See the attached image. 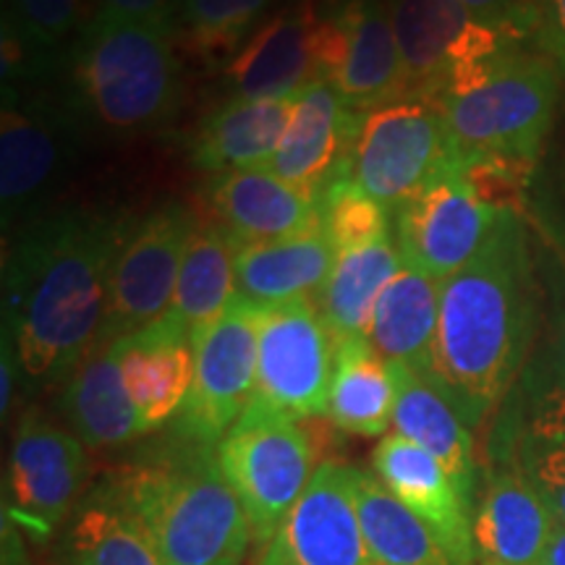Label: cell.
Masks as SVG:
<instances>
[{
  "label": "cell",
  "instance_id": "obj_23",
  "mask_svg": "<svg viewBox=\"0 0 565 565\" xmlns=\"http://www.w3.org/2000/svg\"><path fill=\"white\" fill-rule=\"evenodd\" d=\"M338 249L324 228L236 249V291L259 307L317 299L333 273Z\"/></svg>",
  "mask_w": 565,
  "mask_h": 565
},
{
  "label": "cell",
  "instance_id": "obj_34",
  "mask_svg": "<svg viewBox=\"0 0 565 565\" xmlns=\"http://www.w3.org/2000/svg\"><path fill=\"white\" fill-rule=\"evenodd\" d=\"M322 228L333 242L338 254L364 249L391 236L387 210L372 196H366L356 183L338 179L324 189L322 200Z\"/></svg>",
  "mask_w": 565,
  "mask_h": 565
},
{
  "label": "cell",
  "instance_id": "obj_31",
  "mask_svg": "<svg viewBox=\"0 0 565 565\" xmlns=\"http://www.w3.org/2000/svg\"><path fill=\"white\" fill-rule=\"evenodd\" d=\"M236 249L238 242L221 223L196 225L168 309L189 330L192 341L236 296Z\"/></svg>",
  "mask_w": 565,
  "mask_h": 565
},
{
  "label": "cell",
  "instance_id": "obj_7",
  "mask_svg": "<svg viewBox=\"0 0 565 565\" xmlns=\"http://www.w3.org/2000/svg\"><path fill=\"white\" fill-rule=\"evenodd\" d=\"M217 463L242 500L259 555L312 482V437L301 422L244 412L217 443Z\"/></svg>",
  "mask_w": 565,
  "mask_h": 565
},
{
  "label": "cell",
  "instance_id": "obj_25",
  "mask_svg": "<svg viewBox=\"0 0 565 565\" xmlns=\"http://www.w3.org/2000/svg\"><path fill=\"white\" fill-rule=\"evenodd\" d=\"M294 97H233L202 124L194 139L192 160L202 171L233 173L267 168L278 152L288 124Z\"/></svg>",
  "mask_w": 565,
  "mask_h": 565
},
{
  "label": "cell",
  "instance_id": "obj_32",
  "mask_svg": "<svg viewBox=\"0 0 565 565\" xmlns=\"http://www.w3.org/2000/svg\"><path fill=\"white\" fill-rule=\"evenodd\" d=\"M61 158V139L53 126L6 100L0 118V202L6 221L51 183Z\"/></svg>",
  "mask_w": 565,
  "mask_h": 565
},
{
  "label": "cell",
  "instance_id": "obj_10",
  "mask_svg": "<svg viewBox=\"0 0 565 565\" xmlns=\"http://www.w3.org/2000/svg\"><path fill=\"white\" fill-rule=\"evenodd\" d=\"M265 309L236 291L225 312L192 341L194 383L175 419L179 440L217 448L246 412L257 385V345Z\"/></svg>",
  "mask_w": 565,
  "mask_h": 565
},
{
  "label": "cell",
  "instance_id": "obj_33",
  "mask_svg": "<svg viewBox=\"0 0 565 565\" xmlns=\"http://www.w3.org/2000/svg\"><path fill=\"white\" fill-rule=\"evenodd\" d=\"M273 0H179V24L202 55H231L249 40Z\"/></svg>",
  "mask_w": 565,
  "mask_h": 565
},
{
  "label": "cell",
  "instance_id": "obj_12",
  "mask_svg": "<svg viewBox=\"0 0 565 565\" xmlns=\"http://www.w3.org/2000/svg\"><path fill=\"white\" fill-rule=\"evenodd\" d=\"M87 469V445L40 408H30L13 433L3 515L26 536L47 540L79 505Z\"/></svg>",
  "mask_w": 565,
  "mask_h": 565
},
{
  "label": "cell",
  "instance_id": "obj_3",
  "mask_svg": "<svg viewBox=\"0 0 565 565\" xmlns=\"http://www.w3.org/2000/svg\"><path fill=\"white\" fill-rule=\"evenodd\" d=\"M105 487L147 529L166 565H244L254 545L217 448L181 440L175 456L131 466Z\"/></svg>",
  "mask_w": 565,
  "mask_h": 565
},
{
  "label": "cell",
  "instance_id": "obj_17",
  "mask_svg": "<svg viewBox=\"0 0 565 565\" xmlns=\"http://www.w3.org/2000/svg\"><path fill=\"white\" fill-rule=\"evenodd\" d=\"M359 129L333 84L312 79L294 100L291 124L267 168L299 192L322 200L330 183L343 179L353 137Z\"/></svg>",
  "mask_w": 565,
  "mask_h": 565
},
{
  "label": "cell",
  "instance_id": "obj_5",
  "mask_svg": "<svg viewBox=\"0 0 565 565\" xmlns=\"http://www.w3.org/2000/svg\"><path fill=\"white\" fill-rule=\"evenodd\" d=\"M557 92V61L515 45L437 105L458 154L500 152L536 160L553 124Z\"/></svg>",
  "mask_w": 565,
  "mask_h": 565
},
{
  "label": "cell",
  "instance_id": "obj_16",
  "mask_svg": "<svg viewBox=\"0 0 565 565\" xmlns=\"http://www.w3.org/2000/svg\"><path fill=\"white\" fill-rule=\"evenodd\" d=\"M372 471L401 503L435 529L456 565H475V505L429 450L391 433L374 448Z\"/></svg>",
  "mask_w": 565,
  "mask_h": 565
},
{
  "label": "cell",
  "instance_id": "obj_35",
  "mask_svg": "<svg viewBox=\"0 0 565 565\" xmlns=\"http://www.w3.org/2000/svg\"><path fill=\"white\" fill-rule=\"evenodd\" d=\"M534 166V158L500 152L461 154V160H458L463 181L469 183L477 200L494 212H503V215H515V210L521 207Z\"/></svg>",
  "mask_w": 565,
  "mask_h": 565
},
{
  "label": "cell",
  "instance_id": "obj_29",
  "mask_svg": "<svg viewBox=\"0 0 565 565\" xmlns=\"http://www.w3.org/2000/svg\"><path fill=\"white\" fill-rule=\"evenodd\" d=\"M395 238L338 254L333 273L317 296V307L335 343L370 335L380 294L404 267Z\"/></svg>",
  "mask_w": 565,
  "mask_h": 565
},
{
  "label": "cell",
  "instance_id": "obj_15",
  "mask_svg": "<svg viewBox=\"0 0 565 565\" xmlns=\"http://www.w3.org/2000/svg\"><path fill=\"white\" fill-rule=\"evenodd\" d=\"M359 466L317 463L307 490L273 534L259 565H372L356 508Z\"/></svg>",
  "mask_w": 565,
  "mask_h": 565
},
{
  "label": "cell",
  "instance_id": "obj_2",
  "mask_svg": "<svg viewBox=\"0 0 565 565\" xmlns=\"http://www.w3.org/2000/svg\"><path fill=\"white\" fill-rule=\"evenodd\" d=\"M532 273L519 217L503 215L484 249L440 282V322L424 377L475 429L511 391L532 335Z\"/></svg>",
  "mask_w": 565,
  "mask_h": 565
},
{
  "label": "cell",
  "instance_id": "obj_13",
  "mask_svg": "<svg viewBox=\"0 0 565 565\" xmlns=\"http://www.w3.org/2000/svg\"><path fill=\"white\" fill-rule=\"evenodd\" d=\"M317 79L333 84L351 110L408 100L391 9L383 0H343L320 21Z\"/></svg>",
  "mask_w": 565,
  "mask_h": 565
},
{
  "label": "cell",
  "instance_id": "obj_36",
  "mask_svg": "<svg viewBox=\"0 0 565 565\" xmlns=\"http://www.w3.org/2000/svg\"><path fill=\"white\" fill-rule=\"evenodd\" d=\"M84 0H6L3 30H9L26 58L32 53H51L79 26Z\"/></svg>",
  "mask_w": 565,
  "mask_h": 565
},
{
  "label": "cell",
  "instance_id": "obj_40",
  "mask_svg": "<svg viewBox=\"0 0 565 565\" xmlns=\"http://www.w3.org/2000/svg\"><path fill=\"white\" fill-rule=\"evenodd\" d=\"M534 38L550 58L565 66V0H532Z\"/></svg>",
  "mask_w": 565,
  "mask_h": 565
},
{
  "label": "cell",
  "instance_id": "obj_19",
  "mask_svg": "<svg viewBox=\"0 0 565 565\" xmlns=\"http://www.w3.org/2000/svg\"><path fill=\"white\" fill-rule=\"evenodd\" d=\"M124 383L141 433H152L181 414L194 383L192 335L171 315L150 328L118 338Z\"/></svg>",
  "mask_w": 565,
  "mask_h": 565
},
{
  "label": "cell",
  "instance_id": "obj_6",
  "mask_svg": "<svg viewBox=\"0 0 565 565\" xmlns=\"http://www.w3.org/2000/svg\"><path fill=\"white\" fill-rule=\"evenodd\" d=\"M458 158L440 105L412 97L380 105L359 118L345 179L385 210H398Z\"/></svg>",
  "mask_w": 565,
  "mask_h": 565
},
{
  "label": "cell",
  "instance_id": "obj_26",
  "mask_svg": "<svg viewBox=\"0 0 565 565\" xmlns=\"http://www.w3.org/2000/svg\"><path fill=\"white\" fill-rule=\"evenodd\" d=\"M440 322V280L404 265L380 294L370 324L372 349L391 364L427 374Z\"/></svg>",
  "mask_w": 565,
  "mask_h": 565
},
{
  "label": "cell",
  "instance_id": "obj_4",
  "mask_svg": "<svg viewBox=\"0 0 565 565\" xmlns=\"http://www.w3.org/2000/svg\"><path fill=\"white\" fill-rule=\"evenodd\" d=\"M74 84L108 129H152L179 103L173 32L97 11L74 45Z\"/></svg>",
  "mask_w": 565,
  "mask_h": 565
},
{
  "label": "cell",
  "instance_id": "obj_8",
  "mask_svg": "<svg viewBox=\"0 0 565 565\" xmlns=\"http://www.w3.org/2000/svg\"><path fill=\"white\" fill-rule=\"evenodd\" d=\"M335 341L317 299L267 307L259 324L257 385L246 412L301 422L328 412Z\"/></svg>",
  "mask_w": 565,
  "mask_h": 565
},
{
  "label": "cell",
  "instance_id": "obj_24",
  "mask_svg": "<svg viewBox=\"0 0 565 565\" xmlns=\"http://www.w3.org/2000/svg\"><path fill=\"white\" fill-rule=\"evenodd\" d=\"M391 370L395 377L393 433L429 450L475 505L477 458L469 424L422 372L406 364H391Z\"/></svg>",
  "mask_w": 565,
  "mask_h": 565
},
{
  "label": "cell",
  "instance_id": "obj_11",
  "mask_svg": "<svg viewBox=\"0 0 565 565\" xmlns=\"http://www.w3.org/2000/svg\"><path fill=\"white\" fill-rule=\"evenodd\" d=\"M196 225L200 223L186 207L168 204L124 233L110 267L105 320L97 341L139 333L168 315Z\"/></svg>",
  "mask_w": 565,
  "mask_h": 565
},
{
  "label": "cell",
  "instance_id": "obj_22",
  "mask_svg": "<svg viewBox=\"0 0 565 565\" xmlns=\"http://www.w3.org/2000/svg\"><path fill=\"white\" fill-rule=\"evenodd\" d=\"M68 429L92 450L121 448L145 435L124 383L118 341H97L61 391Z\"/></svg>",
  "mask_w": 565,
  "mask_h": 565
},
{
  "label": "cell",
  "instance_id": "obj_9",
  "mask_svg": "<svg viewBox=\"0 0 565 565\" xmlns=\"http://www.w3.org/2000/svg\"><path fill=\"white\" fill-rule=\"evenodd\" d=\"M391 21L404 63L408 100L440 103L475 79L487 63L521 45L471 17L456 0H391Z\"/></svg>",
  "mask_w": 565,
  "mask_h": 565
},
{
  "label": "cell",
  "instance_id": "obj_39",
  "mask_svg": "<svg viewBox=\"0 0 565 565\" xmlns=\"http://www.w3.org/2000/svg\"><path fill=\"white\" fill-rule=\"evenodd\" d=\"M103 13L131 21L160 26V30H179V0H97Z\"/></svg>",
  "mask_w": 565,
  "mask_h": 565
},
{
  "label": "cell",
  "instance_id": "obj_20",
  "mask_svg": "<svg viewBox=\"0 0 565 565\" xmlns=\"http://www.w3.org/2000/svg\"><path fill=\"white\" fill-rule=\"evenodd\" d=\"M210 207L236 242H280L322 228L320 200L278 179L270 168L221 173L210 183Z\"/></svg>",
  "mask_w": 565,
  "mask_h": 565
},
{
  "label": "cell",
  "instance_id": "obj_1",
  "mask_svg": "<svg viewBox=\"0 0 565 565\" xmlns=\"http://www.w3.org/2000/svg\"><path fill=\"white\" fill-rule=\"evenodd\" d=\"M124 223L68 215L38 223L6 259V330L32 383H66L100 335Z\"/></svg>",
  "mask_w": 565,
  "mask_h": 565
},
{
  "label": "cell",
  "instance_id": "obj_38",
  "mask_svg": "<svg viewBox=\"0 0 565 565\" xmlns=\"http://www.w3.org/2000/svg\"><path fill=\"white\" fill-rule=\"evenodd\" d=\"M471 17L487 26L505 32L513 40L534 38V6L532 0H456Z\"/></svg>",
  "mask_w": 565,
  "mask_h": 565
},
{
  "label": "cell",
  "instance_id": "obj_21",
  "mask_svg": "<svg viewBox=\"0 0 565 565\" xmlns=\"http://www.w3.org/2000/svg\"><path fill=\"white\" fill-rule=\"evenodd\" d=\"M557 526L519 466L487 479L475 508V545L484 565H536Z\"/></svg>",
  "mask_w": 565,
  "mask_h": 565
},
{
  "label": "cell",
  "instance_id": "obj_42",
  "mask_svg": "<svg viewBox=\"0 0 565 565\" xmlns=\"http://www.w3.org/2000/svg\"><path fill=\"white\" fill-rule=\"evenodd\" d=\"M563 356H565V333H563Z\"/></svg>",
  "mask_w": 565,
  "mask_h": 565
},
{
  "label": "cell",
  "instance_id": "obj_14",
  "mask_svg": "<svg viewBox=\"0 0 565 565\" xmlns=\"http://www.w3.org/2000/svg\"><path fill=\"white\" fill-rule=\"evenodd\" d=\"M500 217L503 212L477 200L456 162L395 210L393 238L408 267L443 282L484 249Z\"/></svg>",
  "mask_w": 565,
  "mask_h": 565
},
{
  "label": "cell",
  "instance_id": "obj_28",
  "mask_svg": "<svg viewBox=\"0 0 565 565\" xmlns=\"http://www.w3.org/2000/svg\"><path fill=\"white\" fill-rule=\"evenodd\" d=\"M395 377L391 364L372 349L370 338L335 343V372L328 416L341 433L383 437L393 427Z\"/></svg>",
  "mask_w": 565,
  "mask_h": 565
},
{
  "label": "cell",
  "instance_id": "obj_27",
  "mask_svg": "<svg viewBox=\"0 0 565 565\" xmlns=\"http://www.w3.org/2000/svg\"><path fill=\"white\" fill-rule=\"evenodd\" d=\"M61 565H166L134 515L108 487L89 492L71 513L58 542Z\"/></svg>",
  "mask_w": 565,
  "mask_h": 565
},
{
  "label": "cell",
  "instance_id": "obj_18",
  "mask_svg": "<svg viewBox=\"0 0 565 565\" xmlns=\"http://www.w3.org/2000/svg\"><path fill=\"white\" fill-rule=\"evenodd\" d=\"M320 21L309 0L263 21L225 63L233 95L252 100L299 95L317 79Z\"/></svg>",
  "mask_w": 565,
  "mask_h": 565
},
{
  "label": "cell",
  "instance_id": "obj_41",
  "mask_svg": "<svg viewBox=\"0 0 565 565\" xmlns=\"http://www.w3.org/2000/svg\"><path fill=\"white\" fill-rule=\"evenodd\" d=\"M536 565H565V524H557Z\"/></svg>",
  "mask_w": 565,
  "mask_h": 565
},
{
  "label": "cell",
  "instance_id": "obj_30",
  "mask_svg": "<svg viewBox=\"0 0 565 565\" xmlns=\"http://www.w3.org/2000/svg\"><path fill=\"white\" fill-rule=\"evenodd\" d=\"M356 508L372 565H456L435 529L401 503L374 471H356Z\"/></svg>",
  "mask_w": 565,
  "mask_h": 565
},
{
  "label": "cell",
  "instance_id": "obj_37",
  "mask_svg": "<svg viewBox=\"0 0 565 565\" xmlns=\"http://www.w3.org/2000/svg\"><path fill=\"white\" fill-rule=\"evenodd\" d=\"M519 469L545 500L557 524H565V437L524 435Z\"/></svg>",
  "mask_w": 565,
  "mask_h": 565
}]
</instances>
